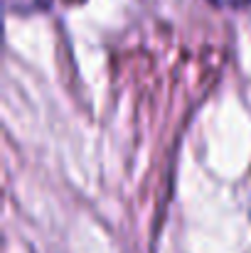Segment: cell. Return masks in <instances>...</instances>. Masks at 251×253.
<instances>
[{
	"label": "cell",
	"mask_w": 251,
	"mask_h": 253,
	"mask_svg": "<svg viewBox=\"0 0 251 253\" xmlns=\"http://www.w3.org/2000/svg\"><path fill=\"white\" fill-rule=\"evenodd\" d=\"M47 2L50 0H5V5H7L10 12H22V15L35 12V10H42Z\"/></svg>",
	"instance_id": "1"
},
{
	"label": "cell",
	"mask_w": 251,
	"mask_h": 253,
	"mask_svg": "<svg viewBox=\"0 0 251 253\" xmlns=\"http://www.w3.org/2000/svg\"><path fill=\"white\" fill-rule=\"evenodd\" d=\"M214 5H222V7H239V5H247L249 0H212Z\"/></svg>",
	"instance_id": "2"
}]
</instances>
